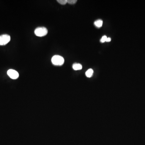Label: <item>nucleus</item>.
<instances>
[{
  "label": "nucleus",
  "mask_w": 145,
  "mask_h": 145,
  "mask_svg": "<svg viewBox=\"0 0 145 145\" xmlns=\"http://www.w3.org/2000/svg\"><path fill=\"white\" fill-rule=\"evenodd\" d=\"M52 63L55 65L61 66L63 64L64 62V58L59 55H55L51 59Z\"/></svg>",
  "instance_id": "obj_1"
},
{
  "label": "nucleus",
  "mask_w": 145,
  "mask_h": 145,
  "mask_svg": "<svg viewBox=\"0 0 145 145\" xmlns=\"http://www.w3.org/2000/svg\"><path fill=\"white\" fill-rule=\"evenodd\" d=\"M47 29L44 27H38L34 31L35 35L38 37H43L47 34Z\"/></svg>",
  "instance_id": "obj_2"
},
{
  "label": "nucleus",
  "mask_w": 145,
  "mask_h": 145,
  "mask_svg": "<svg viewBox=\"0 0 145 145\" xmlns=\"http://www.w3.org/2000/svg\"><path fill=\"white\" fill-rule=\"evenodd\" d=\"M11 37L7 34H3L0 36V45H5L10 42Z\"/></svg>",
  "instance_id": "obj_3"
},
{
  "label": "nucleus",
  "mask_w": 145,
  "mask_h": 145,
  "mask_svg": "<svg viewBox=\"0 0 145 145\" xmlns=\"http://www.w3.org/2000/svg\"><path fill=\"white\" fill-rule=\"evenodd\" d=\"M7 75L11 79L15 80L18 78L19 73L17 71L14 69H9L7 71Z\"/></svg>",
  "instance_id": "obj_4"
},
{
  "label": "nucleus",
  "mask_w": 145,
  "mask_h": 145,
  "mask_svg": "<svg viewBox=\"0 0 145 145\" xmlns=\"http://www.w3.org/2000/svg\"><path fill=\"white\" fill-rule=\"evenodd\" d=\"M72 68L75 70H80L82 69V66L80 63L74 64L72 65Z\"/></svg>",
  "instance_id": "obj_5"
},
{
  "label": "nucleus",
  "mask_w": 145,
  "mask_h": 145,
  "mask_svg": "<svg viewBox=\"0 0 145 145\" xmlns=\"http://www.w3.org/2000/svg\"><path fill=\"white\" fill-rule=\"evenodd\" d=\"M93 73L94 71L93 69H90L88 71H86V72H85V75H86L87 77L90 78V77H92V75L93 74Z\"/></svg>",
  "instance_id": "obj_6"
},
{
  "label": "nucleus",
  "mask_w": 145,
  "mask_h": 145,
  "mask_svg": "<svg viewBox=\"0 0 145 145\" xmlns=\"http://www.w3.org/2000/svg\"><path fill=\"white\" fill-rule=\"evenodd\" d=\"M103 22L101 20H98L94 22V25L98 28H100L102 26Z\"/></svg>",
  "instance_id": "obj_7"
},
{
  "label": "nucleus",
  "mask_w": 145,
  "mask_h": 145,
  "mask_svg": "<svg viewBox=\"0 0 145 145\" xmlns=\"http://www.w3.org/2000/svg\"><path fill=\"white\" fill-rule=\"evenodd\" d=\"M57 1L60 4L62 5H65L67 3V0H58Z\"/></svg>",
  "instance_id": "obj_8"
},
{
  "label": "nucleus",
  "mask_w": 145,
  "mask_h": 145,
  "mask_svg": "<svg viewBox=\"0 0 145 145\" xmlns=\"http://www.w3.org/2000/svg\"><path fill=\"white\" fill-rule=\"evenodd\" d=\"M77 1V0H68L67 1V3L70 4H74Z\"/></svg>",
  "instance_id": "obj_9"
},
{
  "label": "nucleus",
  "mask_w": 145,
  "mask_h": 145,
  "mask_svg": "<svg viewBox=\"0 0 145 145\" xmlns=\"http://www.w3.org/2000/svg\"><path fill=\"white\" fill-rule=\"evenodd\" d=\"M107 38V36H103V37L101 39V40H100V42H101L102 43H104L105 42H106Z\"/></svg>",
  "instance_id": "obj_10"
},
{
  "label": "nucleus",
  "mask_w": 145,
  "mask_h": 145,
  "mask_svg": "<svg viewBox=\"0 0 145 145\" xmlns=\"http://www.w3.org/2000/svg\"><path fill=\"white\" fill-rule=\"evenodd\" d=\"M110 41H111V38H107L106 42H109Z\"/></svg>",
  "instance_id": "obj_11"
}]
</instances>
